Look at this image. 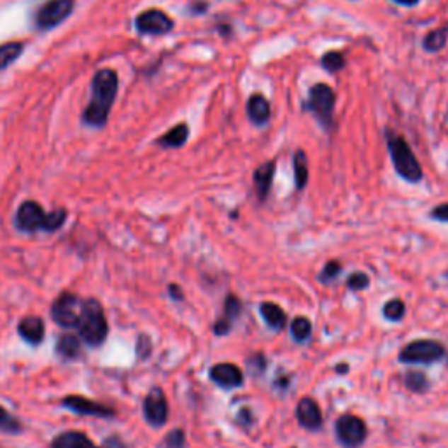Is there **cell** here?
<instances>
[{"mask_svg": "<svg viewBox=\"0 0 448 448\" xmlns=\"http://www.w3.org/2000/svg\"><path fill=\"white\" fill-rule=\"evenodd\" d=\"M340 272H342V266H340V263L338 261H329L328 265H326L324 268H322L321 280H322V282H328V280H333L336 275H338Z\"/></svg>", "mask_w": 448, "mask_h": 448, "instance_id": "33", "label": "cell"}, {"mask_svg": "<svg viewBox=\"0 0 448 448\" xmlns=\"http://www.w3.org/2000/svg\"><path fill=\"white\" fill-rule=\"evenodd\" d=\"M247 116L258 127H263L270 121L272 116V109H270V102L263 95L254 93L247 100Z\"/></svg>", "mask_w": 448, "mask_h": 448, "instance_id": "15", "label": "cell"}, {"mask_svg": "<svg viewBox=\"0 0 448 448\" xmlns=\"http://www.w3.org/2000/svg\"><path fill=\"white\" fill-rule=\"evenodd\" d=\"M382 312L387 321H401L403 316H405V303H403L401 299H391V301L384 306Z\"/></svg>", "mask_w": 448, "mask_h": 448, "instance_id": "28", "label": "cell"}, {"mask_svg": "<svg viewBox=\"0 0 448 448\" xmlns=\"http://www.w3.org/2000/svg\"><path fill=\"white\" fill-rule=\"evenodd\" d=\"M240 310H242V305H240V299L236 296H228L224 303V317L228 322H233L236 317L240 316Z\"/></svg>", "mask_w": 448, "mask_h": 448, "instance_id": "30", "label": "cell"}, {"mask_svg": "<svg viewBox=\"0 0 448 448\" xmlns=\"http://www.w3.org/2000/svg\"><path fill=\"white\" fill-rule=\"evenodd\" d=\"M321 65L324 67L328 72L335 74L345 67V58H343V54L338 53V51H328V53L322 54Z\"/></svg>", "mask_w": 448, "mask_h": 448, "instance_id": "26", "label": "cell"}, {"mask_svg": "<svg viewBox=\"0 0 448 448\" xmlns=\"http://www.w3.org/2000/svg\"><path fill=\"white\" fill-rule=\"evenodd\" d=\"M135 27L146 35H165L173 28V20L160 9H149L137 16Z\"/></svg>", "mask_w": 448, "mask_h": 448, "instance_id": "10", "label": "cell"}, {"mask_svg": "<svg viewBox=\"0 0 448 448\" xmlns=\"http://www.w3.org/2000/svg\"><path fill=\"white\" fill-rule=\"evenodd\" d=\"M294 180L298 190H303L309 180V163H306V154L303 151H296L294 154Z\"/></svg>", "mask_w": 448, "mask_h": 448, "instance_id": "23", "label": "cell"}, {"mask_svg": "<svg viewBox=\"0 0 448 448\" xmlns=\"http://www.w3.org/2000/svg\"><path fill=\"white\" fill-rule=\"evenodd\" d=\"M14 223L21 231L33 233L39 231V229H46L47 231V214L44 212L42 207L37 202H25L18 209Z\"/></svg>", "mask_w": 448, "mask_h": 448, "instance_id": "9", "label": "cell"}, {"mask_svg": "<svg viewBox=\"0 0 448 448\" xmlns=\"http://www.w3.org/2000/svg\"><path fill=\"white\" fill-rule=\"evenodd\" d=\"M51 448H98L86 435L77 431H67L58 435L51 443Z\"/></svg>", "mask_w": 448, "mask_h": 448, "instance_id": "18", "label": "cell"}, {"mask_svg": "<svg viewBox=\"0 0 448 448\" xmlns=\"http://www.w3.org/2000/svg\"><path fill=\"white\" fill-rule=\"evenodd\" d=\"M312 333V322L306 317H296L291 324V335L296 342H305Z\"/></svg>", "mask_w": 448, "mask_h": 448, "instance_id": "25", "label": "cell"}, {"mask_svg": "<svg viewBox=\"0 0 448 448\" xmlns=\"http://www.w3.org/2000/svg\"><path fill=\"white\" fill-rule=\"evenodd\" d=\"M74 0H50L35 14V23L40 30H50L70 16Z\"/></svg>", "mask_w": 448, "mask_h": 448, "instance_id": "8", "label": "cell"}, {"mask_svg": "<svg viewBox=\"0 0 448 448\" xmlns=\"http://www.w3.org/2000/svg\"><path fill=\"white\" fill-rule=\"evenodd\" d=\"M229 329H231V322H228L226 319H223V317H221L219 321L216 322V324H214V333H216V335H226V333L229 331Z\"/></svg>", "mask_w": 448, "mask_h": 448, "instance_id": "36", "label": "cell"}, {"mask_svg": "<svg viewBox=\"0 0 448 448\" xmlns=\"http://www.w3.org/2000/svg\"><path fill=\"white\" fill-rule=\"evenodd\" d=\"M296 417L305 429H319L322 425L321 406L312 398H303L296 406Z\"/></svg>", "mask_w": 448, "mask_h": 448, "instance_id": "14", "label": "cell"}, {"mask_svg": "<svg viewBox=\"0 0 448 448\" xmlns=\"http://www.w3.org/2000/svg\"><path fill=\"white\" fill-rule=\"evenodd\" d=\"M166 448H186V436L183 429H173L165 438Z\"/></svg>", "mask_w": 448, "mask_h": 448, "instance_id": "31", "label": "cell"}, {"mask_svg": "<svg viewBox=\"0 0 448 448\" xmlns=\"http://www.w3.org/2000/svg\"><path fill=\"white\" fill-rule=\"evenodd\" d=\"M21 429H23L21 422L16 417L11 415L4 406H0V431L14 435V432H21Z\"/></svg>", "mask_w": 448, "mask_h": 448, "instance_id": "27", "label": "cell"}, {"mask_svg": "<svg viewBox=\"0 0 448 448\" xmlns=\"http://www.w3.org/2000/svg\"><path fill=\"white\" fill-rule=\"evenodd\" d=\"M21 53H23V44L21 42H7L0 46V70L7 69L13 62H16Z\"/></svg>", "mask_w": 448, "mask_h": 448, "instance_id": "24", "label": "cell"}, {"mask_svg": "<svg viewBox=\"0 0 448 448\" xmlns=\"http://www.w3.org/2000/svg\"><path fill=\"white\" fill-rule=\"evenodd\" d=\"M207 4L205 2H200V4H195V6H191V11L193 13H196V14H200V13H203V11H207Z\"/></svg>", "mask_w": 448, "mask_h": 448, "instance_id": "39", "label": "cell"}, {"mask_svg": "<svg viewBox=\"0 0 448 448\" xmlns=\"http://www.w3.org/2000/svg\"><path fill=\"white\" fill-rule=\"evenodd\" d=\"M368 435V429L362 418L350 415H342L336 420V436H338L340 443L347 448H357L362 445V442L366 440Z\"/></svg>", "mask_w": 448, "mask_h": 448, "instance_id": "7", "label": "cell"}, {"mask_svg": "<svg viewBox=\"0 0 448 448\" xmlns=\"http://www.w3.org/2000/svg\"><path fill=\"white\" fill-rule=\"evenodd\" d=\"M345 369H349V366H347V364H340L338 366V373H347Z\"/></svg>", "mask_w": 448, "mask_h": 448, "instance_id": "41", "label": "cell"}, {"mask_svg": "<svg viewBox=\"0 0 448 448\" xmlns=\"http://www.w3.org/2000/svg\"><path fill=\"white\" fill-rule=\"evenodd\" d=\"M188 137H190V128H188V125L179 123L177 127L168 130V132L158 140V144L163 147H180L186 144Z\"/></svg>", "mask_w": 448, "mask_h": 448, "instance_id": "21", "label": "cell"}, {"mask_svg": "<svg viewBox=\"0 0 448 448\" xmlns=\"http://www.w3.org/2000/svg\"><path fill=\"white\" fill-rule=\"evenodd\" d=\"M336 95L328 84L319 83L310 88L309 91V109L312 110L314 116L319 120V123L326 130L331 128L333 125V110H335Z\"/></svg>", "mask_w": 448, "mask_h": 448, "instance_id": "4", "label": "cell"}, {"mask_svg": "<svg viewBox=\"0 0 448 448\" xmlns=\"http://www.w3.org/2000/svg\"><path fill=\"white\" fill-rule=\"evenodd\" d=\"M81 340L90 347H100L107 338L109 324H107L105 312L98 299H83L79 319L76 324Z\"/></svg>", "mask_w": 448, "mask_h": 448, "instance_id": "2", "label": "cell"}, {"mask_svg": "<svg viewBox=\"0 0 448 448\" xmlns=\"http://www.w3.org/2000/svg\"><path fill=\"white\" fill-rule=\"evenodd\" d=\"M103 448H127V445H125V443L121 442L120 438H116V436H114V438L107 440L105 445H103Z\"/></svg>", "mask_w": 448, "mask_h": 448, "instance_id": "37", "label": "cell"}, {"mask_svg": "<svg viewBox=\"0 0 448 448\" xmlns=\"http://www.w3.org/2000/svg\"><path fill=\"white\" fill-rule=\"evenodd\" d=\"M62 406L67 410L79 413V415H91V417H102L109 418L114 417V410L109 406L102 405V403H95L91 399L83 398V396H67L62 399Z\"/></svg>", "mask_w": 448, "mask_h": 448, "instance_id": "12", "label": "cell"}, {"mask_svg": "<svg viewBox=\"0 0 448 448\" xmlns=\"http://www.w3.org/2000/svg\"><path fill=\"white\" fill-rule=\"evenodd\" d=\"M117 74L110 69H102L95 74L91 81V102L84 109V123L91 127H103L109 117L114 98L117 95Z\"/></svg>", "mask_w": 448, "mask_h": 448, "instance_id": "1", "label": "cell"}, {"mask_svg": "<svg viewBox=\"0 0 448 448\" xmlns=\"http://www.w3.org/2000/svg\"><path fill=\"white\" fill-rule=\"evenodd\" d=\"M168 291H170V296H172L173 299H177V301H180V299L184 298L183 291H180V287L176 286V284H172V286L168 287Z\"/></svg>", "mask_w": 448, "mask_h": 448, "instance_id": "38", "label": "cell"}, {"mask_svg": "<svg viewBox=\"0 0 448 448\" xmlns=\"http://www.w3.org/2000/svg\"><path fill=\"white\" fill-rule=\"evenodd\" d=\"M57 352L60 357L67 359V361H74L77 359L83 352V343H81V338L76 335H70V333H65L58 338L57 343Z\"/></svg>", "mask_w": 448, "mask_h": 448, "instance_id": "19", "label": "cell"}, {"mask_svg": "<svg viewBox=\"0 0 448 448\" xmlns=\"http://www.w3.org/2000/svg\"><path fill=\"white\" fill-rule=\"evenodd\" d=\"M369 284V279L368 275H364V273L357 272V273H352V275L349 277V280H347V286H349L350 289H357V291H361V289H366Z\"/></svg>", "mask_w": 448, "mask_h": 448, "instance_id": "34", "label": "cell"}, {"mask_svg": "<svg viewBox=\"0 0 448 448\" xmlns=\"http://www.w3.org/2000/svg\"><path fill=\"white\" fill-rule=\"evenodd\" d=\"M431 217L436 221H442V223H448V203L435 207V209L431 210Z\"/></svg>", "mask_w": 448, "mask_h": 448, "instance_id": "35", "label": "cell"}, {"mask_svg": "<svg viewBox=\"0 0 448 448\" xmlns=\"http://www.w3.org/2000/svg\"><path fill=\"white\" fill-rule=\"evenodd\" d=\"M144 417L153 427H161L168 420V403L160 387H154L144 399Z\"/></svg>", "mask_w": 448, "mask_h": 448, "instance_id": "11", "label": "cell"}, {"mask_svg": "<svg viewBox=\"0 0 448 448\" xmlns=\"http://www.w3.org/2000/svg\"><path fill=\"white\" fill-rule=\"evenodd\" d=\"M406 387L413 392H424L427 389V379L420 372H410L405 379Z\"/></svg>", "mask_w": 448, "mask_h": 448, "instance_id": "29", "label": "cell"}, {"mask_svg": "<svg viewBox=\"0 0 448 448\" xmlns=\"http://www.w3.org/2000/svg\"><path fill=\"white\" fill-rule=\"evenodd\" d=\"M153 352V343H151V338L146 335H140L139 340H137V357L139 359H147Z\"/></svg>", "mask_w": 448, "mask_h": 448, "instance_id": "32", "label": "cell"}, {"mask_svg": "<svg viewBox=\"0 0 448 448\" xmlns=\"http://www.w3.org/2000/svg\"><path fill=\"white\" fill-rule=\"evenodd\" d=\"M81 305H83V299L79 296L74 294V292H64L54 299L53 306H51L53 321L64 326V328H76L81 314Z\"/></svg>", "mask_w": 448, "mask_h": 448, "instance_id": "6", "label": "cell"}, {"mask_svg": "<svg viewBox=\"0 0 448 448\" xmlns=\"http://www.w3.org/2000/svg\"><path fill=\"white\" fill-rule=\"evenodd\" d=\"M18 333H20V336L25 342L32 343V345H39L44 338V321L35 316L25 317L18 326Z\"/></svg>", "mask_w": 448, "mask_h": 448, "instance_id": "16", "label": "cell"}, {"mask_svg": "<svg viewBox=\"0 0 448 448\" xmlns=\"http://www.w3.org/2000/svg\"><path fill=\"white\" fill-rule=\"evenodd\" d=\"M210 379H212V382L219 385V387L235 389L243 384V373L236 364H231V362H221V364L212 366V369H210Z\"/></svg>", "mask_w": 448, "mask_h": 448, "instance_id": "13", "label": "cell"}, {"mask_svg": "<svg viewBox=\"0 0 448 448\" xmlns=\"http://www.w3.org/2000/svg\"><path fill=\"white\" fill-rule=\"evenodd\" d=\"M443 354H445V349L440 342L415 340L403 347V350L399 352V361L406 362V364H429V362L440 361Z\"/></svg>", "mask_w": 448, "mask_h": 448, "instance_id": "5", "label": "cell"}, {"mask_svg": "<svg viewBox=\"0 0 448 448\" xmlns=\"http://www.w3.org/2000/svg\"><path fill=\"white\" fill-rule=\"evenodd\" d=\"M448 40V27H440L435 28L424 37V50L429 53H438L445 47Z\"/></svg>", "mask_w": 448, "mask_h": 448, "instance_id": "22", "label": "cell"}, {"mask_svg": "<svg viewBox=\"0 0 448 448\" xmlns=\"http://www.w3.org/2000/svg\"><path fill=\"white\" fill-rule=\"evenodd\" d=\"M392 2L399 4V6H405V7H413V6H417L418 0H392Z\"/></svg>", "mask_w": 448, "mask_h": 448, "instance_id": "40", "label": "cell"}, {"mask_svg": "<svg viewBox=\"0 0 448 448\" xmlns=\"http://www.w3.org/2000/svg\"><path fill=\"white\" fill-rule=\"evenodd\" d=\"M273 173H275V161H266L259 165L254 172V186H256L258 198L265 200L268 196L270 188H272Z\"/></svg>", "mask_w": 448, "mask_h": 448, "instance_id": "17", "label": "cell"}, {"mask_svg": "<svg viewBox=\"0 0 448 448\" xmlns=\"http://www.w3.org/2000/svg\"><path fill=\"white\" fill-rule=\"evenodd\" d=\"M385 135H387V147L396 172L408 183H418L424 173H422L420 163H418L413 151L410 149L408 142L401 135H394L392 132H387Z\"/></svg>", "mask_w": 448, "mask_h": 448, "instance_id": "3", "label": "cell"}, {"mask_svg": "<svg viewBox=\"0 0 448 448\" xmlns=\"http://www.w3.org/2000/svg\"><path fill=\"white\" fill-rule=\"evenodd\" d=\"M259 310H261L263 319H265V322L270 326V328H273V329L286 328V321H287L286 312H284L279 305H275V303H263V305L259 306Z\"/></svg>", "mask_w": 448, "mask_h": 448, "instance_id": "20", "label": "cell"}]
</instances>
